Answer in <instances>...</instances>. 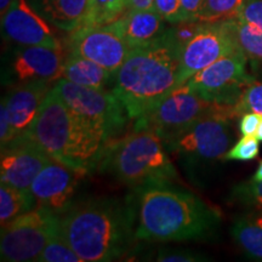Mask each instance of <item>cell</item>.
<instances>
[{"mask_svg":"<svg viewBox=\"0 0 262 262\" xmlns=\"http://www.w3.org/2000/svg\"><path fill=\"white\" fill-rule=\"evenodd\" d=\"M155 8V0H130L129 9L131 10H148Z\"/></svg>","mask_w":262,"mask_h":262,"instance_id":"cell-37","label":"cell"},{"mask_svg":"<svg viewBox=\"0 0 262 262\" xmlns=\"http://www.w3.org/2000/svg\"><path fill=\"white\" fill-rule=\"evenodd\" d=\"M86 173L51 158L32 183L35 208L47 209L58 216L64 214L74 203L75 193Z\"/></svg>","mask_w":262,"mask_h":262,"instance_id":"cell-12","label":"cell"},{"mask_svg":"<svg viewBox=\"0 0 262 262\" xmlns=\"http://www.w3.org/2000/svg\"><path fill=\"white\" fill-rule=\"evenodd\" d=\"M253 180H255V181H262V162L258 164L256 172L253 176Z\"/></svg>","mask_w":262,"mask_h":262,"instance_id":"cell-39","label":"cell"},{"mask_svg":"<svg viewBox=\"0 0 262 262\" xmlns=\"http://www.w3.org/2000/svg\"><path fill=\"white\" fill-rule=\"evenodd\" d=\"M261 114L255 112H248L242 116L239 122V131L242 136H255L257 133V127L261 122Z\"/></svg>","mask_w":262,"mask_h":262,"instance_id":"cell-35","label":"cell"},{"mask_svg":"<svg viewBox=\"0 0 262 262\" xmlns=\"http://www.w3.org/2000/svg\"><path fill=\"white\" fill-rule=\"evenodd\" d=\"M260 152V141L255 136H243L225 155V160L250 162L257 158Z\"/></svg>","mask_w":262,"mask_h":262,"instance_id":"cell-29","label":"cell"},{"mask_svg":"<svg viewBox=\"0 0 262 262\" xmlns=\"http://www.w3.org/2000/svg\"><path fill=\"white\" fill-rule=\"evenodd\" d=\"M135 238L147 242L203 241L220 227V212L172 182L136 188Z\"/></svg>","mask_w":262,"mask_h":262,"instance_id":"cell-1","label":"cell"},{"mask_svg":"<svg viewBox=\"0 0 262 262\" xmlns=\"http://www.w3.org/2000/svg\"><path fill=\"white\" fill-rule=\"evenodd\" d=\"M39 262H83L78 256L67 241L62 237L60 228L55 234H52L47 247L44 248L40 256L38 257Z\"/></svg>","mask_w":262,"mask_h":262,"instance_id":"cell-26","label":"cell"},{"mask_svg":"<svg viewBox=\"0 0 262 262\" xmlns=\"http://www.w3.org/2000/svg\"><path fill=\"white\" fill-rule=\"evenodd\" d=\"M130 0H88V12L83 26L110 25L125 14Z\"/></svg>","mask_w":262,"mask_h":262,"instance_id":"cell-24","label":"cell"},{"mask_svg":"<svg viewBox=\"0 0 262 262\" xmlns=\"http://www.w3.org/2000/svg\"><path fill=\"white\" fill-rule=\"evenodd\" d=\"M68 107L88 122L106 142L119 139L130 119L122 101L106 89L83 86L60 78L52 86Z\"/></svg>","mask_w":262,"mask_h":262,"instance_id":"cell-7","label":"cell"},{"mask_svg":"<svg viewBox=\"0 0 262 262\" xmlns=\"http://www.w3.org/2000/svg\"><path fill=\"white\" fill-rule=\"evenodd\" d=\"M60 228V216L34 208L2 226L0 260L5 262L38 261L52 234Z\"/></svg>","mask_w":262,"mask_h":262,"instance_id":"cell-9","label":"cell"},{"mask_svg":"<svg viewBox=\"0 0 262 262\" xmlns=\"http://www.w3.org/2000/svg\"><path fill=\"white\" fill-rule=\"evenodd\" d=\"M232 201L248 206L254 210L262 211V181H245L235 186L232 191Z\"/></svg>","mask_w":262,"mask_h":262,"instance_id":"cell-27","label":"cell"},{"mask_svg":"<svg viewBox=\"0 0 262 262\" xmlns=\"http://www.w3.org/2000/svg\"><path fill=\"white\" fill-rule=\"evenodd\" d=\"M35 208L32 192L21 191L8 183L0 185V222L2 226L11 221L16 216Z\"/></svg>","mask_w":262,"mask_h":262,"instance_id":"cell-23","label":"cell"},{"mask_svg":"<svg viewBox=\"0 0 262 262\" xmlns=\"http://www.w3.org/2000/svg\"><path fill=\"white\" fill-rule=\"evenodd\" d=\"M231 119L226 114H214L199 119L178 136L166 141V149L188 168L224 159L233 141Z\"/></svg>","mask_w":262,"mask_h":262,"instance_id":"cell-8","label":"cell"},{"mask_svg":"<svg viewBox=\"0 0 262 262\" xmlns=\"http://www.w3.org/2000/svg\"><path fill=\"white\" fill-rule=\"evenodd\" d=\"M12 2L14 0H0V12H2V16L8 11L10 6H11Z\"/></svg>","mask_w":262,"mask_h":262,"instance_id":"cell-38","label":"cell"},{"mask_svg":"<svg viewBox=\"0 0 262 262\" xmlns=\"http://www.w3.org/2000/svg\"><path fill=\"white\" fill-rule=\"evenodd\" d=\"M235 17L262 29V0H244Z\"/></svg>","mask_w":262,"mask_h":262,"instance_id":"cell-32","label":"cell"},{"mask_svg":"<svg viewBox=\"0 0 262 262\" xmlns=\"http://www.w3.org/2000/svg\"><path fill=\"white\" fill-rule=\"evenodd\" d=\"M61 78L83 86L106 89L110 83L114 81V73L96 62L75 54H68L62 68Z\"/></svg>","mask_w":262,"mask_h":262,"instance_id":"cell-20","label":"cell"},{"mask_svg":"<svg viewBox=\"0 0 262 262\" xmlns=\"http://www.w3.org/2000/svg\"><path fill=\"white\" fill-rule=\"evenodd\" d=\"M239 49L244 52L248 61L254 64L262 63V29L249 25L238 17L227 19Z\"/></svg>","mask_w":262,"mask_h":262,"instance_id":"cell-22","label":"cell"},{"mask_svg":"<svg viewBox=\"0 0 262 262\" xmlns=\"http://www.w3.org/2000/svg\"><path fill=\"white\" fill-rule=\"evenodd\" d=\"M63 48L19 45L4 72L11 86L26 83L51 84L60 79L64 63Z\"/></svg>","mask_w":262,"mask_h":262,"instance_id":"cell-14","label":"cell"},{"mask_svg":"<svg viewBox=\"0 0 262 262\" xmlns=\"http://www.w3.org/2000/svg\"><path fill=\"white\" fill-rule=\"evenodd\" d=\"M68 54H75L96 62L116 74L131 48L108 25L81 26L71 32L67 40Z\"/></svg>","mask_w":262,"mask_h":262,"instance_id":"cell-13","label":"cell"},{"mask_svg":"<svg viewBox=\"0 0 262 262\" xmlns=\"http://www.w3.org/2000/svg\"><path fill=\"white\" fill-rule=\"evenodd\" d=\"M241 50L227 19L203 22L201 31L186 45L180 56V84L232 52Z\"/></svg>","mask_w":262,"mask_h":262,"instance_id":"cell-11","label":"cell"},{"mask_svg":"<svg viewBox=\"0 0 262 262\" xmlns=\"http://www.w3.org/2000/svg\"><path fill=\"white\" fill-rule=\"evenodd\" d=\"M255 137H256L260 142H262V117H261L260 125H258V127H257V133H256V135H255Z\"/></svg>","mask_w":262,"mask_h":262,"instance_id":"cell-40","label":"cell"},{"mask_svg":"<svg viewBox=\"0 0 262 262\" xmlns=\"http://www.w3.org/2000/svg\"><path fill=\"white\" fill-rule=\"evenodd\" d=\"M231 234L245 256L262 262V211L238 216L231 227Z\"/></svg>","mask_w":262,"mask_h":262,"instance_id":"cell-21","label":"cell"},{"mask_svg":"<svg viewBox=\"0 0 262 262\" xmlns=\"http://www.w3.org/2000/svg\"><path fill=\"white\" fill-rule=\"evenodd\" d=\"M165 143L156 133L134 130L104 147L98 168L133 189L178 178Z\"/></svg>","mask_w":262,"mask_h":262,"instance_id":"cell-5","label":"cell"},{"mask_svg":"<svg viewBox=\"0 0 262 262\" xmlns=\"http://www.w3.org/2000/svg\"><path fill=\"white\" fill-rule=\"evenodd\" d=\"M158 14L169 24H178L180 0H155V8Z\"/></svg>","mask_w":262,"mask_h":262,"instance_id":"cell-33","label":"cell"},{"mask_svg":"<svg viewBox=\"0 0 262 262\" xmlns=\"http://www.w3.org/2000/svg\"><path fill=\"white\" fill-rule=\"evenodd\" d=\"M244 0H204L196 14L199 22H220L237 15Z\"/></svg>","mask_w":262,"mask_h":262,"instance_id":"cell-25","label":"cell"},{"mask_svg":"<svg viewBox=\"0 0 262 262\" xmlns=\"http://www.w3.org/2000/svg\"><path fill=\"white\" fill-rule=\"evenodd\" d=\"M52 27L73 32L81 27L88 12V0H27Z\"/></svg>","mask_w":262,"mask_h":262,"instance_id":"cell-19","label":"cell"},{"mask_svg":"<svg viewBox=\"0 0 262 262\" xmlns=\"http://www.w3.org/2000/svg\"><path fill=\"white\" fill-rule=\"evenodd\" d=\"M202 26L203 22L199 21H181L178 24H170V27L166 28V35L176 50L180 52V56L186 45L201 31Z\"/></svg>","mask_w":262,"mask_h":262,"instance_id":"cell-28","label":"cell"},{"mask_svg":"<svg viewBox=\"0 0 262 262\" xmlns=\"http://www.w3.org/2000/svg\"><path fill=\"white\" fill-rule=\"evenodd\" d=\"M180 84V52L164 34L158 40L133 48L114 74L113 94L130 119L162 102Z\"/></svg>","mask_w":262,"mask_h":262,"instance_id":"cell-3","label":"cell"},{"mask_svg":"<svg viewBox=\"0 0 262 262\" xmlns=\"http://www.w3.org/2000/svg\"><path fill=\"white\" fill-rule=\"evenodd\" d=\"M165 22L155 9H127L125 14L108 26L133 49L158 40L168 28Z\"/></svg>","mask_w":262,"mask_h":262,"instance_id":"cell-18","label":"cell"},{"mask_svg":"<svg viewBox=\"0 0 262 262\" xmlns=\"http://www.w3.org/2000/svg\"><path fill=\"white\" fill-rule=\"evenodd\" d=\"M50 24L28 4L27 0H14L2 16L3 33L9 40L24 47L62 48Z\"/></svg>","mask_w":262,"mask_h":262,"instance_id":"cell-16","label":"cell"},{"mask_svg":"<svg viewBox=\"0 0 262 262\" xmlns=\"http://www.w3.org/2000/svg\"><path fill=\"white\" fill-rule=\"evenodd\" d=\"M204 0H180L179 21H196V14Z\"/></svg>","mask_w":262,"mask_h":262,"instance_id":"cell-36","label":"cell"},{"mask_svg":"<svg viewBox=\"0 0 262 262\" xmlns=\"http://www.w3.org/2000/svg\"><path fill=\"white\" fill-rule=\"evenodd\" d=\"M51 157L28 136L21 135L2 147L0 179L3 183L21 191H31L38 173Z\"/></svg>","mask_w":262,"mask_h":262,"instance_id":"cell-15","label":"cell"},{"mask_svg":"<svg viewBox=\"0 0 262 262\" xmlns=\"http://www.w3.org/2000/svg\"><path fill=\"white\" fill-rule=\"evenodd\" d=\"M25 135L52 159L88 172L98 166L107 145L103 137L74 113L52 88Z\"/></svg>","mask_w":262,"mask_h":262,"instance_id":"cell-4","label":"cell"},{"mask_svg":"<svg viewBox=\"0 0 262 262\" xmlns=\"http://www.w3.org/2000/svg\"><path fill=\"white\" fill-rule=\"evenodd\" d=\"M156 260L160 262H201L208 258L204 255L187 249L163 248L158 251Z\"/></svg>","mask_w":262,"mask_h":262,"instance_id":"cell-31","label":"cell"},{"mask_svg":"<svg viewBox=\"0 0 262 262\" xmlns=\"http://www.w3.org/2000/svg\"><path fill=\"white\" fill-rule=\"evenodd\" d=\"M248 112L262 116V81H254L245 90L237 106H234V117L243 116Z\"/></svg>","mask_w":262,"mask_h":262,"instance_id":"cell-30","label":"cell"},{"mask_svg":"<svg viewBox=\"0 0 262 262\" xmlns=\"http://www.w3.org/2000/svg\"><path fill=\"white\" fill-rule=\"evenodd\" d=\"M15 137L16 135L14 129H12L8 108H6L4 101L2 100V104H0V143H2V147L11 142Z\"/></svg>","mask_w":262,"mask_h":262,"instance_id":"cell-34","label":"cell"},{"mask_svg":"<svg viewBox=\"0 0 262 262\" xmlns=\"http://www.w3.org/2000/svg\"><path fill=\"white\" fill-rule=\"evenodd\" d=\"M51 88L48 83L17 84L3 97L16 137L25 135L32 126Z\"/></svg>","mask_w":262,"mask_h":262,"instance_id":"cell-17","label":"cell"},{"mask_svg":"<svg viewBox=\"0 0 262 262\" xmlns=\"http://www.w3.org/2000/svg\"><path fill=\"white\" fill-rule=\"evenodd\" d=\"M60 233L83 262L114 261L133 249L135 212L112 196L78 201L60 216Z\"/></svg>","mask_w":262,"mask_h":262,"instance_id":"cell-2","label":"cell"},{"mask_svg":"<svg viewBox=\"0 0 262 262\" xmlns=\"http://www.w3.org/2000/svg\"><path fill=\"white\" fill-rule=\"evenodd\" d=\"M247 63L244 52L237 50L198 72L186 84L210 102L234 107L255 81L248 73Z\"/></svg>","mask_w":262,"mask_h":262,"instance_id":"cell-10","label":"cell"},{"mask_svg":"<svg viewBox=\"0 0 262 262\" xmlns=\"http://www.w3.org/2000/svg\"><path fill=\"white\" fill-rule=\"evenodd\" d=\"M214 114L235 118L234 107L210 102L195 94L187 84H183L155 108L136 118L134 130L153 131L165 143L193 123Z\"/></svg>","mask_w":262,"mask_h":262,"instance_id":"cell-6","label":"cell"}]
</instances>
